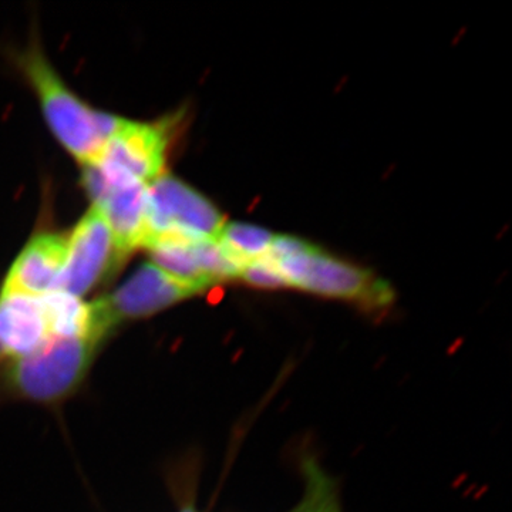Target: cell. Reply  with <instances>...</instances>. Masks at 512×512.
I'll use <instances>...</instances> for the list:
<instances>
[{
  "instance_id": "obj_5",
  "label": "cell",
  "mask_w": 512,
  "mask_h": 512,
  "mask_svg": "<svg viewBox=\"0 0 512 512\" xmlns=\"http://www.w3.org/2000/svg\"><path fill=\"white\" fill-rule=\"evenodd\" d=\"M224 217L210 200L173 175L163 174L146 188V238L183 235L218 238Z\"/></svg>"
},
{
  "instance_id": "obj_6",
  "label": "cell",
  "mask_w": 512,
  "mask_h": 512,
  "mask_svg": "<svg viewBox=\"0 0 512 512\" xmlns=\"http://www.w3.org/2000/svg\"><path fill=\"white\" fill-rule=\"evenodd\" d=\"M167 128L124 120L93 164L109 181L148 185L163 175L170 141Z\"/></svg>"
},
{
  "instance_id": "obj_14",
  "label": "cell",
  "mask_w": 512,
  "mask_h": 512,
  "mask_svg": "<svg viewBox=\"0 0 512 512\" xmlns=\"http://www.w3.org/2000/svg\"><path fill=\"white\" fill-rule=\"evenodd\" d=\"M239 278L255 288L278 289L288 288L284 278L279 274L275 265L266 256L244 266Z\"/></svg>"
},
{
  "instance_id": "obj_10",
  "label": "cell",
  "mask_w": 512,
  "mask_h": 512,
  "mask_svg": "<svg viewBox=\"0 0 512 512\" xmlns=\"http://www.w3.org/2000/svg\"><path fill=\"white\" fill-rule=\"evenodd\" d=\"M66 256V238L45 234L32 239L10 269L3 291L32 296L59 291Z\"/></svg>"
},
{
  "instance_id": "obj_9",
  "label": "cell",
  "mask_w": 512,
  "mask_h": 512,
  "mask_svg": "<svg viewBox=\"0 0 512 512\" xmlns=\"http://www.w3.org/2000/svg\"><path fill=\"white\" fill-rule=\"evenodd\" d=\"M52 338L39 296L0 293V359H22Z\"/></svg>"
},
{
  "instance_id": "obj_12",
  "label": "cell",
  "mask_w": 512,
  "mask_h": 512,
  "mask_svg": "<svg viewBox=\"0 0 512 512\" xmlns=\"http://www.w3.org/2000/svg\"><path fill=\"white\" fill-rule=\"evenodd\" d=\"M299 470L305 491L299 504L289 512H342L338 483L320 466L318 458L303 451L299 457Z\"/></svg>"
},
{
  "instance_id": "obj_8",
  "label": "cell",
  "mask_w": 512,
  "mask_h": 512,
  "mask_svg": "<svg viewBox=\"0 0 512 512\" xmlns=\"http://www.w3.org/2000/svg\"><path fill=\"white\" fill-rule=\"evenodd\" d=\"M83 185L113 232L119 254L126 258L146 238V184L114 183L96 164H83Z\"/></svg>"
},
{
  "instance_id": "obj_11",
  "label": "cell",
  "mask_w": 512,
  "mask_h": 512,
  "mask_svg": "<svg viewBox=\"0 0 512 512\" xmlns=\"http://www.w3.org/2000/svg\"><path fill=\"white\" fill-rule=\"evenodd\" d=\"M39 298L52 338H89V305L62 291Z\"/></svg>"
},
{
  "instance_id": "obj_2",
  "label": "cell",
  "mask_w": 512,
  "mask_h": 512,
  "mask_svg": "<svg viewBox=\"0 0 512 512\" xmlns=\"http://www.w3.org/2000/svg\"><path fill=\"white\" fill-rule=\"evenodd\" d=\"M23 67L60 143L82 164L93 163L124 119L90 109L77 99L37 50L23 57Z\"/></svg>"
},
{
  "instance_id": "obj_15",
  "label": "cell",
  "mask_w": 512,
  "mask_h": 512,
  "mask_svg": "<svg viewBox=\"0 0 512 512\" xmlns=\"http://www.w3.org/2000/svg\"><path fill=\"white\" fill-rule=\"evenodd\" d=\"M180 512H198L197 508H195L194 503L192 501H188V503H185L183 505V508H181Z\"/></svg>"
},
{
  "instance_id": "obj_1",
  "label": "cell",
  "mask_w": 512,
  "mask_h": 512,
  "mask_svg": "<svg viewBox=\"0 0 512 512\" xmlns=\"http://www.w3.org/2000/svg\"><path fill=\"white\" fill-rule=\"evenodd\" d=\"M286 286L302 291L360 303L366 308H386L393 301V291L375 275L333 258L302 239L275 235L265 255Z\"/></svg>"
},
{
  "instance_id": "obj_3",
  "label": "cell",
  "mask_w": 512,
  "mask_h": 512,
  "mask_svg": "<svg viewBox=\"0 0 512 512\" xmlns=\"http://www.w3.org/2000/svg\"><path fill=\"white\" fill-rule=\"evenodd\" d=\"M97 345L83 338H50L32 355L15 360L10 387L26 399L55 402L79 386L92 365Z\"/></svg>"
},
{
  "instance_id": "obj_13",
  "label": "cell",
  "mask_w": 512,
  "mask_h": 512,
  "mask_svg": "<svg viewBox=\"0 0 512 512\" xmlns=\"http://www.w3.org/2000/svg\"><path fill=\"white\" fill-rule=\"evenodd\" d=\"M275 234L268 229L245 224L229 222L221 229L218 241L232 258L245 266L256 259L264 258L274 242Z\"/></svg>"
},
{
  "instance_id": "obj_7",
  "label": "cell",
  "mask_w": 512,
  "mask_h": 512,
  "mask_svg": "<svg viewBox=\"0 0 512 512\" xmlns=\"http://www.w3.org/2000/svg\"><path fill=\"white\" fill-rule=\"evenodd\" d=\"M106 218L96 207L67 238V256L59 291L82 298L123 261Z\"/></svg>"
},
{
  "instance_id": "obj_4",
  "label": "cell",
  "mask_w": 512,
  "mask_h": 512,
  "mask_svg": "<svg viewBox=\"0 0 512 512\" xmlns=\"http://www.w3.org/2000/svg\"><path fill=\"white\" fill-rule=\"evenodd\" d=\"M194 295L198 292L191 286L165 274L151 262L143 264L111 295L89 303L87 339L99 346L124 320L146 318Z\"/></svg>"
}]
</instances>
